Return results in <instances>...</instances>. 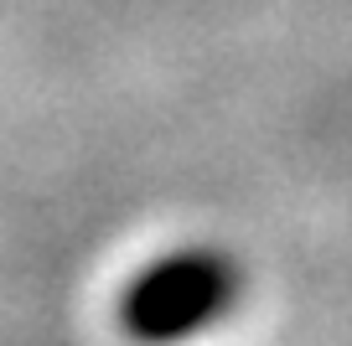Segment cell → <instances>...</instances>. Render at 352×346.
I'll list each match as a JSON object with an SVG mask.
<instances>
[{
  "instance_id": "cell-1",
  "label": "cell",
  "mask_w": 352,
  "mask_h": 346,
  "mask_svg": "<svg viewBox=\"0 0 352 346\" xmlns=\"http://www.w3.org/2000/svg\"><path fill=\"white\" fill-rule=\"evenodd\" d=\"M243 290L239 264L223 249H176L151 259L120 295V325L140 346H176L218 325Z\"/></svg>"
}]
</instances>
